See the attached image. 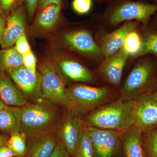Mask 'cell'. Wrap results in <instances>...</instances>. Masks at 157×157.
Returning a JSON list of instances; mask_svg holds the SVG:
<instances>
[{
	"instance_id": "cell-1",
	"label": "cell",
	"mask_w": 157,
	"mask_h": 157,
	"mask_svg": "<svg viewBox=\"0 0 157 157\" xmlns=\"http://www.w3.org/2000/svg\"><path fill=\"white\" fill-rule=\"evenodd\" d=\"M101 13L94 14L98 30L110 32L127 21H136L146 28L157 12V5L143 0H113Z\"/></svg>"
},
{
	"instance_id": "cell-2",
	"label": "cell",
	"mask_w": 157,
	"mask_h": 157,
	"mask_svg": "<svg viewBox=\"0 0 157 157\" xmlns=\"http://www.w3.org/2000/svg\"><path fill=\"white\" fill-rule=\"evenodd\" d=\"M22 109L21 133L26 140L55 132L66 113V108L53 101L41 98L28 102Z\"/></svg>"
},
{
	"instance_id": "cell-3",
	"label": "cell",
	"mask_w": 157,
	"mask_h": 157,
	"mask_svg": "<svg viewBox=\"0 0 157 157\" xmlns=\"http://www.w3.org/2000/svg\"><path fill=\"white\" fill-rule=\"evenodd\" d=\"M119 91L110 86H92L75 83L66 90V109L74 115L82 118L103 104L116 99Z\"/></svg>"
},
{
	"instance_id": "cell-4",
	"label": "cell",
	"mask_w": 157,
	"mask_h": 157,
	"mask_svg": "<svg viewBox=\"0 0 157 157\" xmlns=\"http://www.w3.org/2000/svg\"><path fill=\"white\" fill-rule=\"evenodd\" d=\"M134 103V100L124 101L116 98L87 113L82 121L87 127L124 132L133 126L131 112Z\"/></svg>"
},
{
	"instance_id": "cell-5",
	"label": "cell",
	"mask_w": 157,
	"mask_h": 157,
	"mask_svg": "<svg viewBox=\"0 0 157 157\" xmlns=\"http://www.w3.org/2000/svg\"><path fill=\"white\" fill-rule=\"evenodd\" d=\"M157 86L156 61L141 58L135 63L117 98L121 101H133L141 95L153 91Z\"/></svg>"
},
{
	"instance_id": "cell-6",
	"label": "cell",
	"mask_w": 157,
	"mask_h": 157,
	"mask_svg": "<svg viewBox=\"0 0 157 157\" xmlns=\"http://www.w3.org/2000/svg\"><path fill=\"white\" fill-rule=\"evenodd\" d=\"M38 68L42 76V98L50 100L66 108V79L50 60H42Z\"/></svg>"
},
{
	"instance_id": "cell-7",
	"label": "cell",
	"mask_w": 157,
	"mask_h": 157,
	"mask_svg": "<svg viewBox=\"0 0 157 157\" xmlns=\"http://www.w3.org/2000/svg\"><path fill=\"white\" fill-rule=\"evenodd\" d=\"M133 126L142 133L157 128V94L149 92L134 100L131 112Z\"/></svg>"
},
{
	"instance_id": "cell-8",
	"label": "cell",
	"mask_w": 157,
	"mask_h": 157,
	"mask_svg": "<svg viewBox=\"0 0 157 157\" xmlns=\"http://www.w3.org/2000/svg\"><path fill=\"white\" fill-rule=\"evenodd\" d=\"M62 39L68 48L87 58L98 67L104 60L101 49L90 31L84 29L70 31L63 35Z\"/></svg>"
},
{
	"instance_id": "cell-9",
	"label": "cell",
	"mask_w": 157,
	"mask_h": 157,
	"mask_svg": "<svg viewBox=\"0 0 157 157\" xmlns=\"http://www.w3.org/2000/svg\"><path fill=\"white\" fill-rule=\"evenodd\" d=\"M94 157H122L121 132L88 127Z\"/></svg>"
},
{
	"instance_id": "cell-10",
	"label": "cell",
	"mask_w": 157,
	"mask_h": 157,
	"mask_svg": "<svg viewBox=\"0 0 157 157\" xmlns=\"http://www.w3.org/2000/svg\"><path fill=\"white\" fill-rule=\"evenodd\" d=\"M140 23L136 21H127L110 32L98 30L95 40L106 59L111 56L122 48L126 37L129 33L137 30Z\"/></svg>"
},
{
	"instance_id": "cell-11",
	"label": "cell",
	"mask_w": 157,
	"mask_h": 157,
	"mask_svg": "<svg viewBox=\"0 0 157 157\" xmlns=\"http://www.w3.org/2000/svg\"><path fill=\"white\" fill-rule=\"evenodd\" d=\"M6 73L22 92L28 102H35L42 98L40 72L34 73L23 65Z\"/></svg>"
},
{
	"instance_id": "cell-12",
	"label": "cell",
	"mask_w": 157,
	"mask_h": 157,
	"mask_svg": "<svg viewBox=\"0 0 157 157\" xmlns=\"http://www.w3.org/2000/svg\"><path fill=\"white\" fill-rule=\"evenodd\" d=\"M129 58L128 54L122 48L111 56L104 59L95 72L108 85L117 89L120 86L124 69Z\"/></svg>"
},
{
	"instance_id": "cell-13",
	"label": "cell",
	"mask_w": 157,
	"mask_h": 157,
	"mask_svg": "<svg viewBox=\"0 0 157 157\" xmlns=\"http://www.w3.org/2000/svg\"><path fill=\"white\" fill-rule=\"evenodd\" d=\"M83 123L82 118L66 110L64 117L56 132L58 139L63 144L71 157H73Z\"/></svg>"
},
{
	"instance_id": "cell-14",
	"label": "cell",
	"mask_w": 157,
	"mask_h": 157,
	"mask_svg": "<svg viewBox=\"0 0 157 157\" xmlns=\"http://www.w3.org/2000/svg\"><path fill=\"white\" fill-rule=\"evenodd\" d=\"M54 64L66 80L91 84H98L101 81L95 72L75 60L63 59Z\"/></svg>"
},
{
	"instance_id": "cell-15",
	"label": "cell",
	"mask_w": 157,
	"mask_h": 157,
	"mask_svg": "<svg viewBox=\"0 0 157 157\" xmlns=\"http://www.w3.org/2000/svg\"><path fill=\"white\" fill-rule=\"evenodd\" d=\"M25 16V7L21 5L6 17V29L1 43L2 48L12 47L24 33Z\"/></svg>"
},
{
	"instance_id": "cell-16",
	"label": "cell",
	"mask_w": 157,
	"mask_h": 157,
	"mask_svg": "<svg viewBox=\"0 0 157 157\" xmlns=\"http://www.w3.org/2000/svg\"><path fill=\"white\" fill-rule=\"evenodd\" d=\"M122 157H147L143 139V133L133 126L121 132Z\"/></svg>"
},
{
	"instance_id": "cell-17",
	"label": "cell",
	"mask_w": 157,
	"mask_h": 157,
	"mask_svg": "<svg viewBox=\"0 0 157 157\" xmlns=\"http://www.w3.org/2000/svg\"><path fill=\"white\" fill-rule=\"evenodd\" d=\"M0 98L6 105L22 107L28 101L6 72H0Z\"/></svg>"
},
{
	"instance_id": "cell-18",
	"label": "cell",
	"mask_w": 157,
	"mask_h": 157,
	"mask_svg": "<svg viewBox=\"0 0 157 157\" xmlns=\"http://www.w3.org/2000/svg\"><path fill=\"white\" fill-rule=\"evenodd\" d=\"M56 132L27 140V151L25 157H50L58 140Z\"/></svg>"
},
{
	"instance_id": "cell-19",
	"label": "cell",
	"mask_w": 157,
	"mask_h": 157,
	"mask_svg": "<svg viewBox=\"0 0 157 157\" xmlns=\"http://www.w3.org/2000/svg\"><path fill=\"white\" fill-rule=\"evenodd\" d=\"M21 123V107L6 105L0 111V131L10 135L20 132Z\"/></svg>"
},
{
	"instance_id": "cell-20",
	"label": "cell",
	"mask_w": 157,
	"mask_h": 157,
	"mask_svg": "<svg viewBox=\"0 0 157 157\" xmlns=\"http://www.w3.org/2000/svg\"><path fill=\"white\" fill-rule=\"evenodd\" d=\"M61 6L51 4L40 10L37 15V23L42 28L50 29L58 20Z\"/></svg>"
},
{
	"instance_id": "cell-21",
	"label": "cell",
	"mask_w": 157,
	"mask_h": 157,
	"mask_svg": "<svg viewBox=\"0 0 157 157\" xmlns=\"http://www.w3.org/2000/svg\"><path fill=\"white\" fill-rule=\"evenodd\" d=\"M140 34L141 39V48L137 55L132 60L151 54L154 56L157 62V31L147 30Z\"/></svg>"
},
{
	"instance_id": "cell-22",
	"label": "cell",
	"mask_w": 157,
	"mask_h": 157,
	"mask_svg": "<svg viewBox=\"0 0 157 157\" xmlns=\"http://www.w3.org/2000/svg\"><path fill=\"white\" fill-rule=\"evenodd\" d=\"M23 65L22 56L14 47L3 48L0 51V72H6Z\"/></svg>"
},
{
	"instance_id": "cell-23",
	"label": "cell",
	"mask_w": 157,
	"mask_h": 157,
	"mask_svg": "<svg viewBox=\"0 0 157 157\" xmlns=\"http://www.w3.org/2000/svg\"><path fill=\"white\" fill-rule=\"evenodd\" d=\"M73 157H94L91 139L88 127L84 123L82 126Z\"/></svg>"
},
{
	"instance_id": "cell-24",
	"label": "cell",
	"mask_w": 157,
	"mask_h": 157,
	"mask_svg": "<svg viewBox=\"0 0 157 157\" xmlns=\"http://www.w3.org/2000/svg\"><path fill=\"white\" fill-rule=\"evenodd\" d=\"M6 145L12 151L14 156H25L27 151V140L20 132L11 134Z\"/></svg>"
},
{
	"instance_id": "cell-25",
	"label": "cell",
	"mask_w": 157,
	"mask_h": 157,
	"mask_svg": "<svg viewBox=\"0 0 157 157\" xmlns=\"http://www.w3.org/2000/svg\"><path fill=\"white\" fill-rule=\"evenodd\" d=\"M141 46V36L137 29L130 32L127 35L124 41L122 48L128 54L132 59L138 53Z\"/></svg>"
},
{
	"instance_id": "cell-26",
	"label": "cell",
	"mask_w": 157,
	"mask_h": 157,
	"mask_svg": "<svg viewBox=\"0 0 157 157\" xmlns=\"http://www.w3.org/2000/svg\"><path fill=\"white\" fill-rule=\"evenodd\" d=\"M143 139L147 157H157V128L143 133Z\"/></svg>"
},
{
	"instance_id": "cell-27",
	"label": "cell",
	"mask_w": 157,
	"mask_h": 157,
	"mask_svg": "<svg viewBox=\"0 0 157 157\" xmlns=\"http://www.w3.org/2000/svg\"><path fill=\"white\" fill-rule=\"evenodd\" d=\"M24 0H0V11L7 17L12 11L22 5Z\"/></svg>"
},
{
	"instance_id": "cell-28",
	"label": "cell",
	"mask_w": 157,
	"mask_h": 157,
	"mask_svg": "<svg viewBox=\"0 0 157 157\" xmlns=\"http://www.w3.org/2000/svg\"><path fill=\"white\" fill-rule=\"evenodd\" d=\"M92 2L93 0H73L72 8L77 14H86L91 9Z\"/></svg>"
},
{
	"instance_id": "cell-29",
	"label": "cell",
	"mask_w": 157,
	"mask_h": 157,
	"mask_svg": "<svg viewBox=\"0 0 157 157\" xmlns=\"http://www.w3.org/2000/svg\"><path fill=\"white\" fill-rule=\"evenodd\" d=\"M14 48L22 56L32 52L30 46L26 36L25 33L17 40Z\"/></svg>"
},
{
	"instance_id": "cell-30",
	"label": "cell",
	"mask_w": 157,
	"mask_h": 157,
	"mask_svg": "<svg viewBox=\"0 0 157 157\" xmlns=\"http://www.w3.org/2000/svg\"><path fill=\"white\" fill-rule=\"evenodd\" d=\"M23 66L34 73L36 71L37 59L33 52L22 56Z\"/></svg>"
},
{
	"instance_id": "cell-31",
	"label": "cell",
	"mask_w": 157,
	"mask_h": 157,
	"mask_svg": "<svg viewBox=\"0 0 157 157\" xmlns=\"http://www.w3.org/2000/svg\"><path fill=\"white\" fill-rule=\"evenodd\" d=\"M49 157H71L69 152L59 140Z\"/></svg>"
},
{
	"instance_id": "cell-32",
	"label": "cell",
	"mask_w": 157,
	"mask_h": 157,
	"mask_svg": "<svg viewBox=\"0 0 157 157\" xmlns=\"http://www.w3.org/2000/svg\"><path fill=\"white\" fill-rule=\"evenodd\" d=\"M39 0H24L28 15L30 19L32 20L39 5Z\"/></svg>"
},
{
	"instance_id": "cell-33",
	"label": "cell",
	"mask_w": 157,
	"mask_h": 157,
	"mask_svg": "<svg viewBox=\"0 0 157 157\" xmlns=\"http://www.w3.org/2000/svg\"><path fill=\"white\" fill-rule=\"evenodd\" d=\"M51 4L61 6V0H39L38 7L40 10Z\"/></svg>"
},
{
	"instance_id": "cell-34",
	"label": "cell",
	"mask_w": 157,
	"mask_h": 157,
	"mask_svg": "<svg viewBox=\"0 0 157 157\" xmlns=\"http://www.w3.org/2000/svg\"><path fill=\"white\" fill-rule=\"evenodd\" d=\"M13 152L6 145L0 147V157H13Z\"/></svg>"
},
{
	"instance_id": "cell-35",
	"label": "cell",
	"mask_w": 157,
	"mask_h": 157,
	"mask_svg": "<svg viewBox=\"0 0 157 157\" xmlns=\"http://www.w3.org/2000/svg\"><path fill=\"white\" fill-rule=\"evenodd\" d=\"M6 18L3 14L0 15V45L6 27Z\"/></svg>"
},
{
	"instance_id": "cell-36",
	"label": "cell",
	"mask_w": 157,
	"mask_h": 157,
	"mask_svg": "<svg viewBox=\"0 0 157 157\" xmlns=\"http://www.w3.org/2000/svg\"><path fill=\"white\" fill-rule=\"evenodd\" d=\"M9 137L5 135H0V147L6 145Z\"/></svg>"
},
{
	"instance_id": "cell-37",
	"label": "cell",
	"mask_w": 157,
	"mask_h": 157,
	"mask_svg": "<svg viewBox=\"0 0 157 157\" xmlns=\"http://www.w3.org/2000/svg\"><path fill=\"white\" fill-rule=\"evenodd\" d=\"M94 1H96L97 2L100 3V4H107L113 0H94Z\"/></svg>"
},
{
	"instance_id": "cell-38",
	"label": "cell",
	"mask_w": 157,
	"mask_h": 157,
	"mask_svg": "<svg viewBox=\"0 0 157 157\" xmlns=\"http://www.w3.org/2000/svg\"><path fill=\"white\" fill-rule=\"evenodd\" d=\"M6 105V104L4 103V102L2 101L1 98H0V111H1Z\"/></svg>"
},
{
	"instance_id": "cell-39",
	"label": "cell",
	"mask_w": 157,
	"mask_h": 157,
	"mask_svg": "<svg viewBox=\"0 0 157 157\" xmlns=\"http://www.w3.org/2000/svg\"><path fill=\"white\" fill-rule=\"evenodd\" d=\"M153 22L157 26V12L153 16Z\"/></svg>"
},
{
	"instance_id": "cell-40",
	"label": "cell",
	"mask_w": 157,
	"mask_h": 157,
	"mask_svg": "<svg viewBox=\"0 0 157 157\" xmlns=\"http://www.w3.org/2000/svg\"><path fill=\"white\" fill-rule=\"evenodd\" d=\"M151 2L154 3V4H157V0H149Z\"/></svg>"
},
{
	"instance_id": "cell-41",
	"label": "cell",
	"mask_w": 157,
	"mask_h": 157,
	"mask_svg": "<svg viewBox=\"0 0 157 157\" xmlns=\"http://www.w3.org/2000/svg\"><path fill=\"white\" fill-rule=\"evenodd\" d=\"M153 91L155 93V94H157V86L155 88V89Z\"/></svg>"
},
{
	"instance_id": "cell-42",
	"label": "cell",
	"mask_w": 157,
	"mask_h": 157,
	"mask_svg": "<svg viewBox=\"0 0 157 157\" xmlns=\"http://www.w3.org/2000/svg\"><path fill=\"white\" fill-rule=\"evenodd\" d=\"M2 12H1V11H0V15H2Z\"/></svg>"
}]
</instances>
